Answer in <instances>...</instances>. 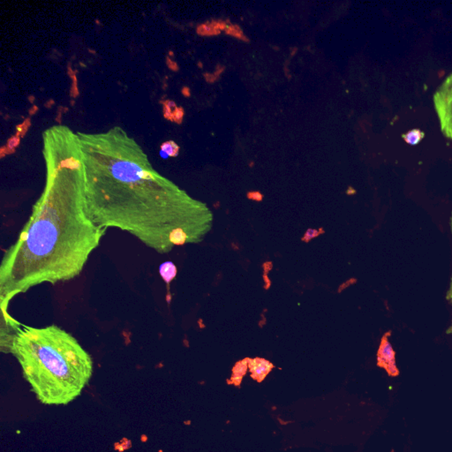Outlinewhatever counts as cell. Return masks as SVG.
I'll use <instances>...</instances> for the list:
<instances>
[{
    "label": "cell",
    "mask_w": 452,
    "mask_h": 452,
    "mask_svg": "<svg viewBox=\"0 0 452 452\" xmlns=\"http://www.w3.org/2000/svg\"><path fill=\"white\" fill-rule=\"evenodd\" d=\"M9 353L21 365L23 376L39 401L67 405L76 399L93 374V360L75 337L57 325H21Z\"/></svg>",
    "instance_id": "3957f363"
},
{
    "label": "cell",
    "mask_w": 452,
    "mask_h": 452,
    "mask_svg": "<svg viewBox=\"0 0 452 452\" xmlns=\"http://www.w3.org/2000/svg\"><path fill=\"white\" fill-rule=\"evenodd\" d=\"M424 137H425V134L419 129H412L402 135L404 141L407 144L410 145L419 144L420 141L423 140Z\"/></svg>",
    "instance_id": "ba28073f"
},
{
    "label": "cell",
    "mask_w": 452,
    "mask_h": 452,
    "mask_svg": "<svg viewBox=\"0 0 452 452\" xmlns=\"http://www.w3.org/2000/svg\"><path fill=\"white\" fill-rule=\"evenodd\" d=\"M160 274L164 281L170 284L177 274V268L172 262H165L160 266Z\"/></svg>",
    "instance_id": "9c48e42d"
},
{
    "label": "cell",
    "mask_w": 452,
    "mask_h": 452,
    "mask_svg": "<svg viewBox=\"0 0 452 452\" xmlns=\"http://www.w3.org/2000/svg\"><path fill=\"white\" fill-rule=\"evenodd\" d=\"M247 370H248V358H243L241 360L236 362L235 365L232 368V376L229 380H227V384L239 387Z\"/></svg>",
    "instance_id": "52a82bcc"
},
{
    "label": "cell",
    "mask_w": 452,
    "mask_h": 452,
    "mask_svg": "<svg viewBox=\"0 0 452 452\" xmlns=\"http://www.w3.org/2000/svg\"><path fill=\"white\" fill-rule=\"evenodd\" d=\"M77 135L86 210L95 224L128 232L161 254L202 242L210 232L213 214L206 204L157 172L122 127Z\"/></svg>",
    "instance_id": "6da1fadb"
},
{
    "label": "cell",
    "mask_w": 452,
    "mask_h": 452,
    "mask_svg": "<svg viewBox=\"0 0 452 452\" xmlns=\"http://www.w3.org/2000/svg\"><path fill=\"white\" fill-rule=\"evenodd\" d=\"M225 30H226V33L227 34H231L232 36H238L239 38H241V39H244L245 37L243 36L242 32H241V30L238 28V27H235V26H231V27H225Z\"/></svg>",
    "instance_id": "7c38bea8"
},
{
    "label": "cell",
    "mask_w": 452,
    "mask_h": 452,
    "mask_svg": "<svg viewBox=\"0 0 452 452\" xmlns=\"http://www.w3.org/2000/svg\"><path fill=\"white\" fill-rule=\"evenodd\" d=\"M391 330L385 333L381 339L380 346L377 351V366L385 369L388 375L392 377L399 376L397 364H396V352L390 343Z\"/></svg>",
    "instance_id": "5b68a950"
},
{
    "label": "cell",
    "mask_w": 452,
    "mask_h": 452,
    "mask_svg": "<svg viewBox=\"0 0 452 452\" xmlns=\"http://www.w3.org/2000/svg\"><path fill=\"white\" fill-rule=\"evenodd\" d=\"M433 103L441 133L452 140V73L445 78L434 92Z\"/></svg>",
    "instance_id": "277c9868"
},
{
    "label": "cell",
    "mask_w": 452,
    "mask_h": 452,
    "mask_svg": "<svg viewBox=\"0 0 452 452\" xmlns=\"http://www.w3.org/2000/svg\"><path fill=\"white\" fill-rule=\"evenodd\" d=\"M274 368L275 366L265 358H248V370L251 374V378L259 384L265 380Z\"/></svg>",
    "instance_id": "8992f818"
},
{
    "label": "cell",
    "mask_w": 452,
    "mask_h": 452,
    "mask_svg": "<svg viewBox=\"0 0 452 452\" xmlns=\"http://www.w3.org/2000/svg\"><path fill=\"white\" fill-rule=\"evenodd\" d=\"M45 186L32 213L0 264V308L35 286L65 282L83 270L106 230L86 210L80 141L66 126L43 134Z\"/></svg>",
    "instance_id": "7a4b0ae2"
},
{
    "label": "cell",
    "mask_w": 452,
    "mask_h": 452,
    "mask_svg": "<svg viewBox=\"0 0 452 452\" xmlns=\"http://www.w3.org/2000/svg\"><path fill=\"white\" fill-rule=\"evenodd\" d=\"M322 233H324L323 229H319V230L308 229V231L305 233L304 236L302 237L301 240L304 241V242H309L311 239H315V238L318 237L319 235H321Z\"/></svg>",
    "instance_id": "8fae6325"
},
{
    "label": "cell",
    "mask_w": 452,
    "mask_h": 452,
    "mask_svg": "<svg viewBox=\"0 0 452 452\" xmlns=\"http://www.w3.org/2000/svg\"><path fill=\"white\" fill-rule=\"evenodd\" d=\"M248 198L251 200H254V201H257V202H260L262 200V196L260 195V193L258 192H251L248 193Z\"/></svg>",
    "instance_id": "5bb4252c"
},
{
    "label": "cell",
    "mask_w": 452,
    "mask_h": 452,
    "mask_svg": "<svg viewBox=\"0 0 452 452\" xmlns=\"http://www.w3.org/2000/svg\"><path fill=\"white\" fill-rule=\"evenodd\" d=\"M450 228H451V233H452V212H451V217H450ZM446 299L447 300L449 301V303L452 305V278H451V283H450V286H449V289H448V293H447V296H446ZM446 334H448V335H452V322L451 325L448 327L447 330H446Z\"/></svg>",
    "instance_id": "4fadbf2b"
},
{
    "label": "cell",
    "mask_w": 452,
    "mask_h": 452,
    "mask_svg": "<svg viewBox=\"0 0 452 452\" xmlns=\"http://www.w3.org/2000/svg\"><path fill=\"white\" fill-rule=\"evenodd\" d=\"M161 149L169 156H177L179 151V147L173 141H168L161 145Z\"/></svg>",
    "instance_id": "30bf717a"
}]
</instances>
